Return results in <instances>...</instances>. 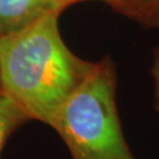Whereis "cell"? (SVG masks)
<instances>
[{"mask_svg":"<svg viewBox=\"0 0 159 159\" xmlns=\"http://www.w3.org/2000/svg\"><path fill=\"white\" fill-rule=\"evenodd\" d=\"M65 8L58 0H0V37L27 27L50 13Z\"/></svg>","mask_w":159,"mask_h":159,"instance_id":"cell-3","label":"cell"},{"mask_svg":"<svg viewBox=\"0 0 159 159\" xmlns=\"http://www.w3.org/2000/svg\"><path fill=\"white\" fill-rule=\"evenodd\" d=\"M139 4L142 6V10H143V21L142 24H145V19H146V13H148V0H138Z\"/></svg>","mask_w":159,"mask_h":159,"instance_id":"cell-8","label":"cell"},{"mask_svg":"<svg viewBox=\"0 0 159 159\" xmlns=\"http://www.w3.org/2000/svg\"><path fill=\"white\" fill-rule=\"evenodd\" d=\"M0 94H1V90H0Z\"/></svg>","mask_w":159,"mask_h":159,"instance_id":"cell-9","label":"cell"},{"mask_svg":"<svg viewBox=\"0 0 159 159\" xmlns=\"http://www.w3.org/2000/svg\"><path fill=\"white\" fill-rule=\"evenodd\" d=\"M117 72L111 58L94 63L91 72L66 99L51 127L73 159H134L120 125Z\"/></svg>","mask_w":159,"mask_h":159,"instance_id":"cell-2","label":"cell"},{"mask_svg":"<svg viewBox=\"0 0 159 159\" xmlns=\"http://www.w3.org/2000/svg\"><path fill=\"white\" fill-rule=\"evenodd\" d=\"M58 1L64 8H66L70 5L75 4L78 1H83V0H58ZM99 1L108 4L112 8L126 17L132 18L139 23L143 21V10L138 0H99Z\"/></svg>","mask_w":159,"mask_h":159,"instance_id":"cell-5","label":"cell"},{"mask_svg":"<svg viewBox=\"0 0 159 159\" xmlns=\"http://www.w3.org/2000/svg\"><path fill=\"white\" fill-rule=\"evenodd\" d=\"M29 118L11 99L0 94V152L7 138Z\"/></svg>","mask_w":159,"mask_h":159,"instance_id":"cell-4","label":"cell"},{"mask_svg":"<svg viewBox=\"0 0 159 159\" xmlns=\"http://www.w3.org/2000/svg\"><path fill=\"white\" fill-rule=\"evenodd\" d=\"M151 73L154 81V108L157 110V112H159V47L154 50Z\"/></svg>","mask_w":159,"mask_h":159,"instance_id":"cell-7","label":"cell"},{"mask_svg":"<svg viewBox=\"0 0 159 159\" xmlns=\"http://www.w3.org/2000/svg\"><path fill=\"white\" fill-rule=\"evenodd\" d=\"M60 13L0 37V90L26 114L51 126L94 63L77 57L59 32Z\"/></svg>","mask_w":159,"mask_h":159,"instance_id":"cell-1","label":"cell"},{"mask_svg":"<svg viewBox=\"0 0 159 159\" xmlns=\"http://www.w3.org/2000/svg\"><path fill=\"white\" fill-rule=\"evenodd\" d=\"M144 25L159 29V0H148V13Z\"/></svg>","mask_w":159,"mask_h":159,"instance_id":"cell-6","label":"cell"}]
</instances>
